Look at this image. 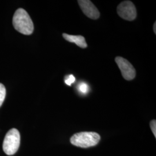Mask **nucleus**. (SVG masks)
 <instances>
[{"mask_svg":"<svg viewBox=\"0 0 156 156\" xmlns=\"http://www.w3.org/2000/svg\"><path fill=\"white\" fill-rule=\"evenodd\" d=\"M13 25L18 32L29 35L34 31V24L28 13L23 8L15 12L13 17Z\"/></svg>","mask_w":156,"mask_h":156,"instance_id":"f257e3e1","label":"nucleus"},{"mask_svg":"<svg viewBox=\"0 0 156 156\" xmlns=\"http://www.w3.org/2000/svg\"><path fill=\"white\" fill-rule=\"evenodd\" d=\"M100 135L95 132H80L74 134L70 141L77 147L87 148L97 145L100 140Z\"/></svg>","mask_w":156,"mask_h":156,"instance_id":"f03ea898","label":"nucleus"},{"mask_svg":"<svg viewBox=\"0 0 156 156\" xmlns=\"http://www.w3.org/2000/svg\"><path fill=\"white\" fill-rule=\"evenodd\" d=\"M20 143V135L16 128H12L6 134L3 142V151L6 154H15L19 149Z\"/></svg>","mask_w":156,"mask_h":156,"instance_id":"7ed1b4c3","label":"nucleus"},{"mask_svg":"<svg viewBox=\"0 0 156 156\" xmlns=\"http://www.w3.org/2000/svg\"><path fill=\"white\" fill-rule=\"evenodd\" d=\"M118 15L123 19L133 21L136 17V10L134 4L130 1H125L117 6Z\"/></svg>","mask_w":156,"mask_h":156,"instance_id":"20e7f679","label":"nucleus"},{"mask_svg":"<svg viewBox=\"0 0 156 156\" xmlns=\"http://www.w3.org/2000/svg\"><path fill=\"white\" fill-rule=\"evenodd\" d=\"M115 62L120 69L123 78L126 80H131L135 78L136 71L131 62L122 57H116Z\"/></svg>","mask_w":156,"mask_h":156,"instance_id":"39448f33","label":"nucleus"},{"mask_svg":"<svg viewBox=\"0 0 156 156\" xmlns=\"http://www.w3.org/2000/svg\"><path fill=\"white\" fill-rule=\"evenodd\" d=\"M78 2L80 9L86 16L94 20H96L100 17V12L91 1L79 0Z\"/></svg>","mask_w":156,"mask_h":156,"instance_id":"423d86ee","label":"nucleus"},{"mask_svg":"<svg viewBox=\"0 0 156 156\" xmlns=\"http://www.w3.org/2000/svg\"><path fill=\"white\" fill-rule=\"evenodd\" d=\"M64 38L67 41L74 43L79 47L81 48H86L87 46V44L86 42L85 38L81 35H73L67 34L64 33L62 34Z\"/></svg>","mask_w":156,"mask_h":156,"instance_id":"0eeeda50","label":"nucleus"},{"mask_svg":"<svg viewBox=\"0 0 156 156\" xmlns=\"http://www.w3.org/2000/svg\"><path fill=\"white\" fill-rule=\"evenodd\" d=\"M6 96V89L5 86L0 83V107L2 106L5 100Z\"/></svg>","mask_w":156,"mask_h":156,"instance_id":"6e6552de","label":"nucleus"},{"mask_svg":"<svg viewBox=\"0 0 156 156\" xmlns=\"http://www.w3.org/2000/svg\"><path fill=\"white\" fill-rule=\"evenodd\" d=\"M78 89L81 93H82L83 94H86L89 91L88 85L84 82L79 84Z\"/></svg>","mask_w":156,"mask_h":156,"instance_id":"1a4fd4ad","label":"nucleus"},{"mask_svg":"<svg viewBox=\"0 0 156 156\" xmlns=\"http://www.w3.org/2000/svg\"><path fill=\"white\" fill-rule=\"evenodd\" d=\"M75 81V78L74 77V76L73 75H69L68 76H67V77H66L65 79V83L67 84L68 86H71V84L74 83Z\"/></svg>","mask_w":156,"mask_h":156,"instance_id":"9d476101","label":"nucleus"},{"mask_svg":"<svg viewBox=\"0 0 156 156\" xmlns=\"http://www.w3.org/2000/svg\"><path fill=\"white\" fill-rule=\"evenodd\" d=\"M150 125H151V131L153 132V133L154 134L155 138L156 136V120H153L150 123Z\"/></svg>","mask_w":156,"mask_h":156,"instance_id":"9b49d317","label":"nucleus"},{"mask_svg":"<svg viewBox=\"0 0 156 156\" xmlns=\"http://www.w3.org/2000/svg\"><path fill=\"white\" fill-rule=\"evenodd\" d=\"M153 30H154V33L156 34V22L154 23V25H153Z\"/></svg>","mask_w":156,"mask_h":156,"instance_id":"f8f14e48","label":"nucleus"}]
</instances>
